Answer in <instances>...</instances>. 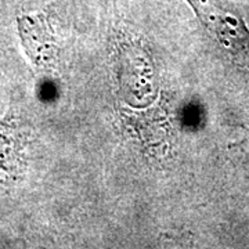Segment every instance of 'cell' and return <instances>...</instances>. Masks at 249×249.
<instances>
[{"instance_id":"1","label":"cell","mask_w":249,"mask_h":249,"mask_svg":"<svg viewBox=\"0 0 249 249\" xmlns=\"http://www.w3.org/2000/svg\"><path fill=\"white\" fill-rule=\"evenodd\" d=\"M201 24L235 64L249 71V28L224 0H186Z\"/></svg>"}]
</instances>
